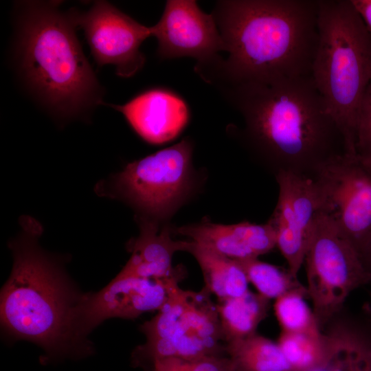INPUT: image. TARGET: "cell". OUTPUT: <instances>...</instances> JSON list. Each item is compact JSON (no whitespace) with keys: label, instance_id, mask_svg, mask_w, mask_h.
Returning a JSON list of instances; mask_svg holds the SVG:
<instances>
[{"label":"cell","instance_id":"8992f818","mask_svg":"<svg viewBox=\"0 0 371 371\" xmlns=\"http://www.w3.org/2000/svg\"><path fill=\"white\" fill-rule=\"evenodd\" d=\"M181 276L170 280L166 302L140 327L146 342L133 352L135 367L150 371L154 362L164 358L227 355L211 293L205 287L199 292L181 289Z\"/></svg>","mask_w":371,"mask_h":371},{"label":"cell","instance_id":"7a4b0ae2","mask_svg":"<svg viewBox=\"0 0 371 371\" xmlns=\"http://www.w3.org/2000/svg\"><path fill=\"white\" fill-rule=\"evenodd\" d=\"M212 14L226 59L210 63L236 79L311 75L318 43V0H224Z\"/></svg>","mask_w":371,"mask_h":371},{"label":"cell","instance_id":"5bb4252c","mask_svg":"<svg viewBox=\"0 0 371 371\" xmlns=\"http://www.w3.org/2000/svg\"><path fill=\"white\" fill-rule=\"evenodd\" d=\"M104 104L122 113L137 134L153 144L176 138L190 117L185 101L174 92L161 88L143 91L122 105Z\"/></svg>","mask_w":371,"mask_h":371},{"label":"cell","instance_id":"ac0fdd59","mask_svg":"<svg viewBox=\"0 0 371 371\" xmlns=\"http://www.w3.org/2000/svg\"><path fill=\"white\" fill-rule=\"evenodd\" d=\"M218 301L216 307L226 344L257 333L258 325L267 315L270 300L249 290L240 296Z\"/></svg>","mask_w":371,"mask_h":371},{"label":"cell","instance_id":"603a6c76","mask_svg":"<svg viewBox=\"0 0 371 371\" xmlns=\"http://www.w3.org/2000/svg\"><path fill=\"white\" fill-rule=\"evenodd\" d=\"M150 371H234L227 355L196 359L167 357L157 360Z\"/></svg>","mask_w":371,"mask_h":371},{"label":"cell","instance_id":"52a82bcc","mask_svg":"<svg viewBox=\"0 0 371 371\" xmlns=\"http://www.w3.org/2000/svg\"><path fill=\"white\" fill-rule=\"evenodd\" d=\"M192 144H177L128 164L97 186L100 195L127 202L143 217L157 221L172 213L192 185Z\"/></svg>","mask_w":371,"mask_h":371},{"label":"cell","instance_id":"4fadbf2b","mask_svg":"<svg viewBox=\"0 0 371 371\" xmlns=\"http://www.w3.org/2000/svg\"><path fill=\"white\" fill-rule=\"evenodd\" d=\"M161 59L190 57L196 63L225 51L214 16L204 12L194 0L166 1L159 21L150 27Z\"/></svg>","mask_w":371,"mask_h":371},{"label":"cell","instance_id":"cb8c5ba5","mask_svg":"<svg viewBox=\"0 0 371 371\" xmlns=\"http://www.w3.org/2000/svg\"><path fill=\"white\" fill-rule=\"evenodd\" d=\"M356 153L362 159L371 164V79L359 109L356 135Z\"/></svg>","mask_w":371,"mask_h":371},{"label":"cell","instance_id":"ffe728a7","mask_svg":"<svg viewBox=\"0 0 371 371\" xmlns=\"http://www.w3.org/2000/svg\"><path fill=\"white\" fill-rule=\"evenodd\" d=\"M294 371H309L326 364L333 357L336 341L333 332H282L277 341Z\"/></svg>","mask_w":371,"mask_h":371},{"label":"cell","instance_id":"3957f363","mask_svg":"<svg viewBox=\"0 0 371 371\" xmlns=\"http://www.w3.org/2000/svg\"><path fill=\"white\" fill-rule=\"evenodd\" d=\"M21 227L20 234L10 243L14 261L1 291V325L13 337L42 348L43 362L80 359L74 322L82 294L58 260L40 247V223L25 217Z\"/></svg>","mask_w":371,"mask_h":371},{"label":"cell","instance_id":"d4e9b609","mask_svg":"<svg viewBox=\"0 0 371 371\" xmlns=\"http://www.w3.org/2000/svg\"><path fill=\"white\" fill-rule=\"evenodd\" d=\"M371 33V0H351Z\"/></svg>","mask_w":371,"mask_h":371},{"label":"cell","instance_id":"ba28073f","mask_svg":"<svg viewBox=\"0 0 371 371\" xmlns=\"http://www.w3.org/2000/svg\"><path fill=\"white\" fill-rule=\"evenodd\" d=\"M304 264L308 296L320 327L339 312L354 291L371 284L357 250L323 212Z\"/></svg>","mask_w":371,"mask_h":371},{"label":"cell","instance_id":"9c48e42d","mask_svg":"<svg viewBox=\"0 0 371 371\" xmlns=\"http://www.w3.org/2000/svg\"><path fill=\"white\" fill-rule=\"evenodd\" d=\"M322 211L360 257L371 241V164L357 154L333 159L313 177Z\"/></svg>","mask_w":371,"mask_h":371},{"label":"cell","instance_id":"5b68a950","mask_svg":"<svg viewBox=\"0 0 371 371\" xmlns=\"http://www.w3.org/2000/svg\"><path fill=\"white\" fill-rule=\"evenodd\" d=\"M318 34L311 77L346 153L357 154L358 116L371 79V33L351 0H318Z\"/></svg>","mask_w":371,"mask_h":371},{"label":"cell","instance_id":"4316f807","mask_svg":"<svg viewBox=\"0 0 371 371\" xmlns=\"http://www.w3.org/2000/svg\"><path fill=\"white\" fill-rule=\"evenodd\" d=\"M334 353L331 359L324 365L309 371H335Z\"/></svg>","mask_w":371,"mask_h":371},{"label":"cell","instance_id":"277c9868","mask_svg":"<svg viewBox=\"0 0 371 371\" xmlns=\"http://www.w3.org/2000/svg\"><path fill=\"white\" fill-rule=\"evenodd\" d=\"M58 1L25 2L17 42L21 73L52 112L74 117L101 104V88L76 34L69 13Z\"/></svg>","mask_w":371,"mask_h":371},{"label":"cell","instance_id":"484cf974","mask_svg":"<svg viewBox=\"0 0 371 371\" xmlns=\"http://www.w3.org/2000/svg\"><path fill=\"white\" fill-rule=\"evenodd\" d=\"M361 258L364 266L371 275V241Z\"/></svg>","mask_w":371,"mask_h":371},{"label":"cell","instance_id":"8fae6325","mask_svg":"<svg viewBox=\"0 0 371 371\" xmlns=\"http://www.w3.org/2000/svg\"><path fill=\"white\" fill-rule=\"evenodd\" d=\"M76 27L85 33L91 54L98 65H112L116 74L130 78L144 65L140 50L152 36L147 27L106 1H97L87 12H69Z\"/></svg>","mask_w":371,"mask_h":371},{"label":"cell","instance_id":"9a60e30c","mask_svg":"<svg viewBox=\"0 0 371 371\" xmlns=\"http://www.w3.org/2000/svg\"><path fill=\"white\" fill-rule=\"evenodd\" d=\"M176 232L235 260L258 258L276 247V233L269 221L224 225L204 219L180 227Z\"/></svg>","mask_w":371,"mask_h":371},{"label":"cell","instance_id":"7402d4cb","mask_svg":"<svg viewBox=\"0 0 371 371\" xmlns=\"http://www.w3.org/2000/svg\"><path fill=\"white\" fill-rule=\"evenodd\" d=\"M306 297V293L295 291L286 293L275 300L274 312L282 332L322 331L313 308L304 300Z\"/></svg>","mask_w":371,"mask_h":371},{"label":"cell","instance_id":"e0dca14e","mask_svg":"<svg viewBox=\"0 0 371 371\" xmlns=\"http://www.w3.org/2000/svg\"><path fill=\"white\" fill-rule=\"evenodd\" d=\"M186 251L199 263L205 288L218 300L240 296L249 291V281L236 260L192 240L188 241Z\"/></svg>","mask_w":371,"mask_h":371},{"label":"cell","instance_id":"2e32d148","mask_svg":"<svg viewBox=\"0 0 371 371\" xmlns=\"http://www.w3.org/2000/svg\"><path fill=\"white\" fill-rule=\"evenodd\" d=\"M139 234L130 244L131 256L119 273L154 279H168L181 274L172 265L175 252L187 251L188 241L175 240L171 229L157 221L139 216Z\"/></svg>","mask_w":371,"mask_h":371},{"label":"cell","instance_id":"30bf717a","mask_svg":"<svg viewBox=\"0 0 371 371\" xmlns=\"http://www.w3.org/2000/svg\"><path fill=\"white\" fill-rule=\"evenodd\" d=\"M172 278L161 280L118 273L100 291L82 294L74 322V341L78 349L86 356L91 354L92 346L87 336L107 319H134L159 310L168 298V283Z\"/></svg>","mask_w":371,"mask_h":371},{"label":"cell","instance_id":"44dd1931","mask_svg":"<svg viewBox=\"0 0 371 371\" xmlns=\"http://www.w3.org/2000/svg\"><path fill=\"white\" fill-rule=\"evenodd\" d=\"M236 261L258 293L269 300H276L286 293L295 291L308 295L306 286L293 276L288 268L271 265L258 258Z\"/></svg>","mask_w":371,"mask_h":371},{"label":"cell","instance_id":"83f0119b","mask_svg":"<svg viewBox=\"0 0 371 371\" xmlns=\"http://www.w3.org/2000/svg\"><path fill=\"white\" fill-rule=\"evenodd\" d=\"M365 310L367 315V318L371 322V292L370 293L369 300L366 305Z\"/></svg>","mask_w":371,"mask_h":371},{"label":"cell","instance_id":"6da1fadb","mask_svg":"<svg viewBox=\"0 0 371 371\" xmlns=\"http://www.w3.org/2000/svg\"><path fill=\"white\" fill-rule=\"evenodd\" d=\"M195 71L240 114L243 140L275 176L292 172L313 178L347 153L311 75L241 80L210 65Z\"/></svg>","mask_w":371,"mask_h":371},{"label":"cell","instance_id":"d6986e66","mask_svg":"<svg viewBox=\"0 0 371 371\" xmlns=\"http://www.w3.org/2000/svg\"><path fill=\"white\" fill-rule=\"evenodd\" d=\"M234 371H294L277 342L256 333L225 344Z\"/></svg>","mask_w":371,"mask_h":371},{"label":"cell","instance_id":"7c38bea8","mask_svg":"<svg viewBox=\"0 0 371 371\" xmlns=\"http://www.w3.org/2000/svg\"><path fill=\"white\" fill-rule=\"evenodd\" d=\"M278 202L268 221L276 233V247L291 273L297 278L322 211L321 197L313 178L292 172L276 176Z\"/></svg>","mask_w":371,"mask_h":371}]
</instances>
